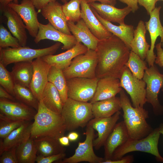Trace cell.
<instances>
[{
  "label": "cell",
  "instance_id": "cell-6",
  "mask_svg": "<svg viewBox=\"0 0 163 163\" xmlns=\"http://www.w3.org/2000/svg\"><path fill=\"white\" fill-rule=\"evenodd\" d=\"M61 44L57 42L48 47L39 49H32L26 46L17 48H0V63L6 67L11 64L20 62H32L37 58L53 55Z\"/></svg>",
  "mask_w": 163,
  "mask_h": 163
},
{
  "label": "cell",
  "instance_id": "cell-42",
  "mask_svg": "<svg viewBox=\"0 0 163 163\" xmlns=\"http://www.w3.org/2000/svg\"><path fill=\"white\" fill-rule=\"evenodd\" d=\"M66 156L64 152L45 157L37 156L36 162L37 163H51L62 160L65 158Z\"/></svg>",
  "mask_w": 163,
  "mask_h": 163
},
{
  "label": "cell",
  "instance_id": "cell-51",
  "mask_svg": "<svg viewBox=\"0 0 163 163\" xmlns=\"http://www.w3.org/2000/svg\"><path fill=\"white\" fill-rule=\"evenodd\" d=\"M67 136L70 141L73 142L77 140L79 135L77 132L72 131L69 133Z\"/></svg>",
  "mask_w": 163,
  "mask_h": 163
},
{
  "label": "cell",
  "instance_id": "cell-52",
  "mask_svg": "<svg viewBox=\"0 0 163 163\" xmlns=\"http://www.w3.org/2000/svg\"><path fill=\"white\" fill-rule=\"evenodd\" d=\"M12 1L15 3H18V0H0V8L1 10L7 6L8 4Z\"/></svg>",
  "mask_w": 163,
  "mask_h": 163
},
{
  "label": "cell",
  "instance_id": "cell-4",
  "mask_svg": "<svg viewBox=\"0 0 163 163\" xmlns=\"http://www.w3.org/2000/svg\"><path fill=\"white\" fill-rule=\"evenodd\" d=\"M161 134L158 127L153 129L149 134L143 138L133 139L129 138L115 150L111 160L118 159L128 153L139 151L152 155L158 161L163 163V157L160 154L158 148Z\"/></svg>",
  "mask_w": 163,
  "mask_h": 163
},
{
  "label": "cell",
  "instance_id": "cell-23",
  "mask_svg": "<svg viewBox=\"0 0 163 163\" xmlns=\"http://www.w3.org/2000/svg\"><path fill=\"white\" fill-rule=\"evenodd\" d=\"M30 121H25L5 138L0 139V155L5 150L17 147L30 137L32 123Z\"/></svg>",
  "mask_w": 163,
  "mask_h": 163
},
{
  "label": "cell",
  "instance_id": "cell-50",
  "mask_svg": "<svg viewBox=\"0 0 163 163\" xmlns=\"http://www.w3.org/2000/svg\"><path fill=\"white\" fill-rule=\"evenodd\" d=\"M58 141L60 144L64 146H69L70 145V140L67 136H63L58 139Z\"/></svg>",
  "mask_w": 163,
  "mask_h": 163
},
{
  "label": "cell",
  "instance_id": "cell-44",
  "mask_svg": "<svg viewBox=\"0 0 163 163\" xmlns=\"http://www.w3.org/2000/svg\"><path fill=\"white\" fill-rule=\"evenodd\" d=\"M157 56L155 63L160 67H163V49L160 43L157 44L155 46Z\"/></svg>",
  "mask_w": 163,
  "mask_h": 163
},
{
  "label": "cell",
  "instance_id": "cell-3",
  "mask_svg": "<svg viewBox=\"0 0 163 163\" xmlns=\"http://www.w3.org/2000/svg\"><path fill=\"white\" fill-rule=\"evenodd\" d=\"M119 94L121 109L123 112V121L129 138L140 139L145 137L153 129L146 121L149 117L148 111L143 107H133L123 89Z\"/></svg>",
  "mask_w": 163,
  "mask_h": 163
},
{
  "label": "cell",
  "instance_id": "cell-26",
  "mask_svg": "<svg viewBox=\"0 0 163 163\" xmlns=\"http://www.w3.org/2000/svg\"><path fill=\"white\" fill-rule=\"evenodd\" d=\"M67 25L77 42L82 43L88 49L96 50L99 40L91 33L83 19H81L76 24L67 21Z\"/></svg>",
  "mask_w": 163,
  "mask_h": 163
},
{
  "label": "cell",
  "instance_id": "cell-9",
  "mask_svg": "<svg viewBox=\"0 0 163 163\" xmlns=\"http://www.w3.org/2000/svg\"><path fill=\"white\" fill-rule=\"evenodd\" d=\"M121 87L130 96L133 106L143 107L146 102L145 83L135 77L125 66L119 78Z\"/></svg>",
  "mask_w": 163,
  "mask_h": 163
},
{
  "label": "cell",
  "instance_id": "cell-31",
  "mask_svg": "<svg viewBox=\"0 0 163 163\" xmlns=\"http://www.w3.org/2000/svg\"><path fill=\"white\" fill-rule=\"evenodd\" d=\"M11 72L16 84L30 88L33 74L32 62L14 63Z\"/></svg>",
  "mask_w": 163,
  "mask_h": 163
},
{
  "label": "cell",
  "instance_id": "cell-14",
  "mask_svg": "<svg viewBox=\"0 0 163 163\" xmlns=\"http://www.w3.org/2000/svg\"><path fill=\"white\" fill-rule=\"evenodd\" d=\"M121 112L119 111L108 117H94L88 124L97 132V137L94 140L93 146L96 150L99 149L104 144L120 118Z\"/></svg>",
  "mask_w": 163,
  "mask_h": 163
},
{
  "label": "cell",
  "instance_id": "cell-15",
  "mask_svg": "<svg viewBox=\"0 0 163 163\" xmlns=\"http://www.w3.org/2000/svg\"><path fill=\"white\" fill-rule=\"evenodd\" d=\"M0 111L2 114L11 118L31 121L34 119L37 111L20 102L0 98Z\"/></svg>",
  "mask_w": 163,
  "mask_h": 163
},
{
  "label": "cell",
  "instance_id": "cell-28",
  "mask_svg": "<svg viewBox=\"0 0 163 163\" xmlns=\"http://www.w3.org/2000/svg\"><path fill=\"white\" fill-rule=\"evenodd\" d=\"M146 30L145 23L140 20L134 30L133 38L130 45L131 50L144 60L146 59L150 47L146 40Z\"/></svg>",
  "mask_w": 163,
  "mask_h": 163
},
{
  "label": "cell",
  "instance_id": "cell-30",
  "mask_svg": "<svg viewBox=\"0 0 163 163\" xmlns=\"http://www.w3.org/2000/svg\"><path fill=\"white\" fill-rule=\"evenodd\" d=\"M37 156L45 157L64 153L66 149L59 143L58 139L45 136L34 139Z\"/></svg>",
  "mask_w": 163,
  "mask_h": 163
},
{
  "label": "cell",
  "instance_id": "cell-33",
  "mask_svg": "<svg viewBox=\"0 0 163 163\" xmlns=\"http://www.w3.org/2000/svg\"><path fill=\"white\" fill-rule=\"evenodd\" d=\"M18 163H34L37 157V150L34 140L30 137L17 147Z\"/></svg>",
  "mask_w": 163,
  "mask_h": 163
},
{
  "label": "cell",
  "instance_id": "cell-18",
  "mask_svg": "<svg viewBox=\"0 0 163 163\" xmlns=\"http://www.w3.org/2000/svg\"><path fill=\"white\" fill-rule=\"evenodd\" d=\"M61 5L57 1L49 3L41 10L42 16L55 28L68 35H72Z\"/></svg>",
  "mask_w": 163,
  "mask_h": 163
},
{
  "label": "cell",
  "instance_id": "cell-38",
  "mask_svg": "<svg viewBox=\"0 0 163 163\" xmlns=\"http://www.w3.org/2000/svg\"><path fill=\"white\" fill-rule=\"evenodd\" d=\"M80 0H70L62 5L63 12L67 21L75 22L81 18Z\"/></svg>",
  "mask_w": 163,
  "mask_h": 163
},
{
  "label": "cell",
  "instance_id": "cell-11",
  "mask_svg": "<svg viewBox=\"0 0 163 163\" xmlns=\"http://www.w3.org/2000/svg\"><path fill=\"white\" fill-rule=\"evenodd\" d=\"M98 79L75 77L66 80L68 98L88 102L93 97Z\"/></svg>",
  "mask_w": 163,
  "mask_h": 163
},
{
  "label": "cell",
  "instance_id": "cell-45",
  "mask_svg": "<svg viewBox=\"0 0 163 163\" xmlns=\"http://www.w3.org/2000/svg\"><path fill=\"white\" fill-rule=\"evenodd\" d=\"M134 161V157L132 155H127L123 156L118 159L116 160H107L102 163H131Z\"/></svg>",
  "mask_w": 163,
  "mask_h": 163
},
{
  "label": "cell",
  "instance_id": "cell-36",
  "mask_svg": "<svg viewBox=\"0 0 163 163\" xmlns=\"http://www.w3.org/2000/svg\"><path fill=\"white\" fill-rule=\"evenodd\" d=\"M125 66L135 77L141 80L142 79L145 70L147 68L146 62L131 50Z\"/></svg>",
  "mask_w": 163,
  "mask_h": 163
},
{
  "label": "cell",
  "instance_id": "cell-37",
  "mask_svg": "<svg viewBox=\"0 0 163 163\" xmlns=\"http://www.w3.org/2000/svg\"><path fill=\"white\" fill-rule=\"evenodd\" d=\"M26 121L14 119L0 113V138L3 139Z\"/></svg>",
  "mask_w": 163,
  "mask_h": 163
},
{
  "label": "cell",
  "instance_id": "cell-22",
  "mask_svg": "<svg viewBox=\"0 0 163 163\" xmlns=\"http://www.w3.org/2000/svg\"><path fill=\"white\" fill-rule=\"evenodd\" d=\"M122 89L118 78L106 77L98 79L95 94L90 102L92 104L113 97Z\"/></svg>",
  "mask_w": 163,
  "mask_h": 163
},
{
  "label": "cell",
  "instance_id": "cell-12",
  "mask_svg": "<svg viewBox=\"0 0 163 163\" xmlns=\"http://www.w3.org/2000/svg\"><path fill=\"white\" fill-rule=\"evenodd\" d=\"M8 6L20 16L30 35L35 38L38 32L40 23L38 19V12L31 0H22L20 4L11 2Z\"/></svg>",
  "mask_w": 163,
  "mask_h": 163
},
{
  "label": "cell",
  "instance_id": "cell-21",
  "mask_svg": "<svg viewBox=\"0 0 163 163\" xmlns=\"http://www.w3.org/2000/svg\"><path fill=\"white\" fill-rule=\"evenodd\" d=\"M129 138L128 133L123 121L117 123L104 145L105 161L111 160L115 150Z\"/></svg>",
  "mask_w": 163,
  "mask_h": 163
},
{
  "label": "cell",
  "instance_id": "cell-7",
  "mask_svg": "<svg viewBox=\"0 0 163 163\" xmlns=\"http://www.w3.org/2000/svg\"><path fill=\"white\" fill-rule=\"evenodd\" d=\"M97 63L96 51L88 49L85 53L75 57L63 73L66 80L75 77L94 78L96 77Z\"/></svg>",
  "mask_w": 163,
  "mask_h": 163
},
{
  "label": "cell",
  "instance_id": "cell-54",
  "mask_svg": "<svg viewBox=\"0 0 163 163\" xmlns=\"http://www.w3.org/2000/svg\"><path fill=\"white\" fill-rule=\"evenodd\" d=\"M64 4L68 2V0H60Z\"/></svg>",
  "mask_w": 163,
  "mask_h": 163
},
{
  "label": "cell",
  "instance_id": "cell-43",
  "mask_svg": "<svg viewBox=\"0 0 163 163\" xmlns=\"http://www.w3.org/2000/svg\"><path fill=\"white\" fill-rule=\"evenodd\" d=\"M156 0H138V3L145 9L149 15L156 7Z\"/></svg>",
  "mask_w": 163,
  "mask_h": 163
},
{
  "label": "cell",
  "instance_id": "cell-40",
  "mask_svg": "<svg viewBox=\"0 0 163 163\" xmlns=\"http://www.w3.org/2000/svg\"><path fill=\"white\" fill-rule=\"evenodd\" d=\"M21 46L18 40L12 36L10 32L2 24L0 26V48L8 47L17 48Z\"/></svg>",
  "mask_w": 163,
  "mask_h": 163
},
{
  "label": "cell",
  "instance_id": "cell-47",
  "mask_svg": "<svg viewBox=\"0 0 163 163\" xmlns=\"http://www.w3.org/2000/svg\"><path fill=\"white\" fill-rule=\"evenodd\" d=\"M127 5L132 9V12L134 13L139 9L138 0H118Z\"/></svg>",
  "mask_w": 163,
  "mask_h": 163
},
{
  "label": "cell",
  "instance_id": "cell-35",
  "mask_svg": "<svg viewBox=\"0 0 163 163\" xmlns=\"http://www.w3.org/2000/svg\"><path fill=\"white\" fill-rule=\"evenodd\" d=\"M14 94V97L16 100L34 108L37 111L39 101L35 97L30 88L15 84Z\"/></svg>",
  "mask_w": 163,
  "mask_h": 163
},
{
  "label": "cell",
  "instance_id": "cell-2",
  "mask_svg": "<svg viewBox=\"0 0 163 163\" xmlns=\"http://www.w3.org/2000/svg\"><path fill=\"white\" fill-rule=\"evenodd\" d=\"M34 120L30 137L34 139L45 136L58 139L64 136L66 130L61 114L48 109L41 99L39 101L38 109Z\"/></svg>",
  "mask_w": 163,
  "mask_h": 163
},
{
  "label": "cell",
  "instance_id": "cell-32",
  "mask_svg": "<svg viewBox=\"0 0 163 163\" xmlns=\"http://www.w3.org/2000/svg\"><path fill=\"white\" fill-rule=\"evenodd\" d=\"M41 100L48 109L61 114L64 104L58 90L52 83L48 82L43 92Z\"/></svg>",
  "mask_w": 163,
  "mask_h": 163
},
{
  "label": "cell",
  "instance_id": "cell-10",
  "mask_svg": "<svg viewBox=\"0 0 163 163\" xmlns=\"http://www.w3.org/2000/svg\"><path fill=\"white\" fill-rule=\"evenodd\" d=\"M94 130L87 125L86 129L85 140L79 142L74 154L71 156L65 158L59 161L61 163H77L88 162L90 163H102L104 158L97 156L93 150V142L94 137Z\"/></svg>",
  "mask_w": 163,
  "mask_h": 163
},
{
  "label": "cell",
  "instance_id": "cell-39",
  "mask_svg": "<svg viewBox=\"0 0 163 163\" xmlns=\"http://www.w3.org/2000/svg\"><path fill=\"white\" fill-rule=\"evenodd\" d=\"M15 82L11 72L0 63V85L6 91L14 97Z\"/></svg>",
  "mask_w": 163,
  "mask_h": 163
},
{
  "label": "cell",
  "instance_id": "cell-56",
  "mask_svg": "<svg viewBox=\"0 0 163 163\" xmlns=\"http://www.w3.org/2000/svg\"><path fill=\"white\" fill-rule=\"evenodd\" d=\"M161 90L163 92V88L161 89Z\"/></svg>",
  "mask_w": 163,
  "mask_h": 163
},
{
  "label": "cell",
  "instance_id": "cell-49",
  "mask_svg": "<svg viewBox=\"0 0 163 163\" xmlns=\"http://www.w3.org/2000/svg\"><path fill=\"white\" fill-rule=\"evenodd\" d=\"M88 4L92 2H95L96 1H99L102 4L110 5L115 6L117 3V0H85Z\"/></svg>",
  "mask_w": 163,
  "mask_h": 163
},
{
  "label": "cell",
  "instance_id": "cell-16",
  "mask_svg": "<svg viewBox=\"0 0 163 163\" xmlns=\"http://www.w3.org/2000/svg\"><path fill=\"white\" fill-rule=\"evenodd\" d=\"M32 63L33 74L30 88L39 101L41 99L44 90L48 82V76L51 66L42 57L34 59Z\"/></svg>",
  "mask_w": 163,
  "mask_h": 163
},
{
  "label": "cell",
  "instance_id": "cell-24",
  "mask_svg": "<svg viewBox=\"0 0 163 163\" xmlns=\"http://www.w3.org/2000/svg\"><path fill=\"white\" fill-rule=\"evenodd\" d=\"M99 15L104 19L110 22L123 25L125 17L132 11L131 8L127 6L122 8H118L108 4L96 2L89 4Z\"/></svg>",
  "mask_w": 163,
  "mask_h": 163
},
{
  "label": "cell",
  "instance_id": "cell-27",
  "mask_svg": "<svg viewBox=\"0 0 163 163\" xmlns=\"http://www.w3.org/2000/svg\"><path fill=\"white\" fill-rule=\"evenodd\" d=\"M91 8L95 16L105 28L120 39L131 50L130 45L133 38L135 30L133 26L126 24L119 26L115 25L101 18L93 8Z\"/></svg>",
  "mask_w": 163,
  "mask_h": 163
},
{
  "label": "cell",
  "instance_id": "cell-53",
  "mask_svg": "<svg viewBox=\"0 0 163 163\" xmlns=\"http://www.w3.org/2000/svg\"><path fill=\"white\" fill-rule=\"evenodd\" d=\"M159 131L161 134L163 136V123H161L160 124L159 126Z\"/></svg>",
  "mask_w": 163,
  "mask_h": 163
},
{
  "label": "cell",
  "instance_id": "cell-34",
  "mask_svg": "<svg viewBox=\"0 0 163 163\" xmlns=\"http://www.w3.org/2000/svg\"><path fill=\"white\" fill-rule=\"evenodd\" d=\"M48 81L53 84L57 89L64 104L68 98V88L66 79L63 70L51 66L48 75Z\"/></svg>",
  "mask_w": 163,
  "mask_h": 163
},
{
  "label": "cell",
  "instance_id": "cell-13",
  "mask_svg": "<svg viewBox=\"0 0 163 163\" xmlns=\"http://www.w3.org/2000/svg\"><path fill=\"white\" fill-rule=\"evenodd\" d=\"M161 6L156 7L151 12L149 21L145 22V25L147 30L150 34L151 39L150 48L147 52L146 61L149 67L154 65L156 55L154 50L156 41L158 37L161 38L160 43L163 47V26L160 19V11Z\"/></svg>",
  "mask_w": 163,
  "mask_h": 163
},
{
  "label": "cell",
  "instance_id": "cell-20",
  "mask_svg": "<svg viewBox=\"0 0 163 163\" xmlns=\"http://www.w3.org/2000/svg\"><path fill=\"white\" fill-rule=\"evenodd\" d=\"M88 50L85 46L77 42L74 46L63 53L55 55H46L42 58L51 66L63 70L69 66L75 57L85 53Z\"/></svg>",
  "mask_w": 163,
  "mask_h": 163
},
{
  "label": "cell",
  "instance_id": "cell-5",
  "mask_svg": "<svg viewBox=\"0 0 163 163\" xmlns=\"http://www.w3.org/2000/svg\"><path fill=\"white\" fill-rule=\"evenodd\" d=\"M90 102H84L68 98L64 104L61 114L65 122L66 130L83 128L94 117Z\"/></svg>",
  "mask_w": 163,
  "mask_h": 163
},
{
  "label": "cell",
  "instance_id": "cell-1",
  "mask_svg": "<svg viewBox=\"0 0 163 163\" xmlns=\"http://www.w3.org/2000/svg\"><path fill=\"white\" fill-rule=\"evenodd\" d=\"M130 50L120 39L113 34L109 38L99 40L95 50L97 57L96 77L119 79Z\"/></svg>",
  "mask_w": 163,
  "mask_h": 163
},
{
  "label": "cell",
  "instance_id": "cell-8",
  "mask_svg": "<svg viewBox=\"0 0 163 163\" xmlns=\"http://www.w3.org/2000/svg\"><path fill=\"white\" fill-rule=\"evenodd\" d=\"M142 79L146 84V102L151 105L155 115H163V106L158 97L160 90L163 88V74L159 72L154 64L145 69Z\"/></svg>",
  "mask_w": 163,
  "mask_h": 163
},
{
  "label": "cell",
  "instance_id": "cell-19",
  "mask_svg": "<svg viewBox=\"0 0 163 163\" xmlns=\"http://www.w3.org/2000/svg\"><path fill=\"white\" fill-rule=\"evenodd\" d=\"M81 18L93 34L99 40L111 37L113 34L109 32L95 16L91 6L85 0H80Z\"/></svg>",
  "mask_w": 163,
  "mask_h": 163
},
{
  "label": "cell",
  "instance_id": "cell-48",
  "mask_svg": "<svg viewBox=\"0 0 163 163\" xmlns=\"http://www.w3.org/2000/svg\"><path fill=\"white\" fill-rule=\"evenodd\" d=\"M0 98L9 99L16 101L15 98L6 91L2 87L0 86Z\"/></svg>",
  "mask_w": 163,
  "mask_h": 163
},
{
  "label": "cell",
  "instance_id": "cell-41",
  "mask_svg": "<svg viewBox=\"0 0 163 163\" xmlns=\"http://www.w3.org/2000/svg\"><path fill=\"white\" fill-rule=\"evenodd\" d=\"M17 147H14L3 152L0 155V163H18L16 154Z\"/></svg>",
  "mask_w": 163,
  "mask_h": 163
},
{
  "label": "cell",
  "instance_id": "cell-46",
  "mask_svg": "<svg viewBox=\"0 0 163 163\" xmlns=\"http://www.w3.org/2000/svg\"><path fill=\"white\" fill-rule=\"evenodd\" d=\"M56 0H31L35 8L38 11L41 9L49 3L56 1Z\"/></svg>",
  "mask_w": 163,
  "mask_h": 163
},
{
  "label": "cell",
  "instance_id": "cell-17",
  "mask_svg": "<svg viewBox=\"0 0 163 163\" xmlns=\"http://www.w3.org/2000/svg\"><path fill=\"white\" fill-rule=\"evenodd\" d=\"M34 41L38 43L40 41L48 39L62 43L63 50H68L74 46L77 41L73 35L62 32L55 28L50 23L46 24L40 23L38 34Z\"/></svg>",
  "mask_w": 163,
  "mask_h": 163
},
{
  "label": "cell",
  "instance_id": "cell-55",
  "mask_svg": "<svg viewBox=\"0 0 163 163\" xmlns=\"http://www.w3.org/2000/svg\"><path fill=\"white\" fill-rule=\"evenodd\" d=\"M156 2H157V1H160V0H161V1H163V0H156Z\"/></svg>",
  "mask_w": 163,
  "mask_h": 163
},
{
  "label": "cell",
  "instance_id": "cell-25",
  "mask_svg": "<svg viewBox=\"0 0 163 163\" xmlns=\"http://www.w3.org/2000/svg\"><path fill=\"white\" fill-rule=\"evenodd\" d=\"M2 10L7 19V25L10 32L18 40L21 46H25L27 37L26 26L22 18L8 6Z\"/></svg>",
  "mask_w": 163,
  "mask_h": 163
},
{
  "label": "cell",
  "instance_id": "cell-29",
  "mask_svg": "<svg viewBox=\"0 0 163 163\" xmlns=\"http://www.w3.org/2000/svg\"><path fill=\"white\" fill-rule=\"evenodd\" d=\"M92 104L94 117H110L121 109L120 97L116 96L96 101Z\"/></svg>",
  "mask_w": 163,
  "mask_h": 163
}]
</instances>
